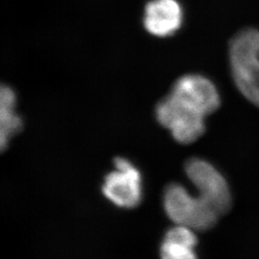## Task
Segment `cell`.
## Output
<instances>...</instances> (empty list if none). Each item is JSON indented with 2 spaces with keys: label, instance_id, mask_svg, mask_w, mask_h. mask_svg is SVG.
<instances>
[{
  "label": "cell",
  "instance_id": "9c48e42d",
  "mask_svg": "<svg viewBox=\"0 0 259 259\" xmlns=\"http://www.w3.org/2000/svg\"><path fill=\"white\" fill-rule=\"evenodd\" d=\"M193 246L184 242L165 239L160 247L161 259H197Z\"/></svg>",
  "mask_w": 259,
  "mask_h": 259
},
{
  "label": "cell",
  "instance_id": "52a82bcc",
  "mask_svg": "<svg viewBox=\"0 0 259 259\" xmlns=\"http://www.w3.org/2000/svg\"><path fill=\"white\" fill-rule=\"evenodd\" d=\"M184 22V10L178 0H151L145 6L143 24L158 37L175 35Z\"/></svg>",
  "mask_w": 259,
  "mask_h": 259
},
{
  "label": "cell",
  "instance_id": "5b68a950",
  "mask_svg": "<svg viewBox=\"0 0 259 259\" xmlns=\"http://www.w3.org/2000/svg\"><path fill=\"white\" fill-rule=\"evenodd\" d=\"M156 118L182 144L193 143L205 132V117L185 109L169 94L157 104Z\"/></svg>",
  "mask_w": 259,
  "mask_h": 259
},
{
  "label": "cell",
  "instance_id": "8992f818",
  "mask_svg": "<svg viewBox=\"0 0 259 259\" xmlns=\"http://www.w3.org/2000/svg\"><path fill=\"white\" fill-rule=\"evenodd\" d=\"M115 169L108 174L102 186L103 194L112 204L123 208H134L142 198L141 175L128 159L116 157Z\"/></svg>",
  "mask_w": 259,
  "mask_h": 259
},
{
  "label": "cell",
  "instance_id": "ba28073f",
  "mask_svg": "<svg viewBox=\"0 0 259 259\" xmlns=\"http://www.w3.org/2000/svg\"><path fill=\"white\" fill-rule=\"evenodd\" d=\"M17 95L9 85L0 91V147L5 151L10 139L22 129L23 122L17 113Z\"/></svg>",
  "mask_w": 259,
  "mask_h": 259
},
{
  "label": "cell",
  "instance_id": "7a4b0ae2",
  "mask_svg": "<svg viewBox=\"0 0 259 259\" xmlns=\"http://www.w3.org/2000/svg\"><path fill=\"white\" fill-rule=\"evenodd\" d=\"M163 206L167 216L175 225L188 227L195 232L210 230L220 217L203 198L189 194L184 186L177 184L167 186Z\"/></svg>",
  "mask_w": 259,
  "mask_h": 259
},
{
  "label": "cell",
  "instance_id": "6da1fadb",
  "mask_svg": "<svg viewBox=\"0 0 259 259\" xmlns=\"http://www.w3.org/2000/svg\"><path fill=\"white\" fill-rule=\"evenodd\" d=\"M229 59L237 90L259 108V29L245 28L234 35L230 42Z\"/></svg>",
  "mask_w": 259,
  "mask_h": 259
},
{
  "label": "cell",
  "instance_id": "277c9868",
  "mask_svg": "<svg viewBox=\"0 0 259 259\" xmlns=\"http://www.w3.org/2000/svg\"><path fill=\"white\" fill-rule=\"evenodd\" d=\"M169 95L189 111L204 117L221 106V95L210 79L201 74H186L177 80Z\"/></svg>",
  "mask_w": 259,
  "mask_h": 259
},
{
  "label": "cell",
  "instance_id": "3957f363",
  "mask_svg": "<svg viewBox=\"0 0 259 259\" xmlns=\"http://www.w3.org/2000/svg\"><path fill=\"white\" fill-rule=\"evenodd\" d=\"M185 173L199 191V196L210 204L220 216L232 207V194L222 174L209 162L191 158L185 164Z\"/></svg>",
  "mask_w": 259,
  "mask_h": 259
}]
</instances>
